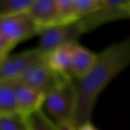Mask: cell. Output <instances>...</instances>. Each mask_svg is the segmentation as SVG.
Masks as SVG:
<instances>
[{"mask_svg":"<svg viewBox=\"0 0 130 130\" xmlns=\"http://www.w3.org/2000/svg\"><path fill=\"white\" fill-rule=\"evenodd\" d=\"M129 15V0H101V6L97 11L78 22L84 32L87 33L108 22L127 19Z\"/></svg>","mask_w":130,"mask_h":130,"instance_id":"cell-4","label":"cell"},{"mask_svg":"<svg viewBox=\"0 0 130 130\" xmlns=\"http://www.w3.org/2000/svg\"><path fill=\"white\" fill-rule=\"evenodd\" d=\"M77 130H97V129L94 127V126L90 121V122H87L82 124L80 126H78V128Z\"/></svg>","mask_w":130,"mask_h":130,"instance_id":"cell-20","label":"cell"},{"mask_svg":"<svg viewBox=\"0 0 130 130\" xmlns=\"http://www.w3.org/2000/svg\"><path fill=\"white\" fill-rule=\"evenodd\" d=\"M62 78H64V77L53 71L45 60L31 65L13 81L18 82L45 95Z\"/></svg>","mask_w":130,"mask_h":130,"instance_id":"cell-5","label":"cell"},{"mask_svg":"<svg viewBox=\"0 0 130 130\" xmlns=\"http://www.w3.org/2000/svg\"><path fill=\"white\" fill-rule=\"evenodd\" d=\"M130 62V41L114 43L99 54L90 71L82 78L73 79L76 106L71 126L75 130L82 124L90 122L100 94L118 74Z\"/></svg>","mask_w":130,"mask_h":130,"instance_id":"cell-1","label":"cell"},{"mask_svg":"<svg viewBox=\"0 0 130 130\" xmlns=\"http://www.w3.org/2000/svg\"><path fill=\"white\" fill-rule=\"evenodd\" d=\"M56 130H75L71 124L68 123H61L56 124Z\"/></svg>","mask_w":130,"mask_h":130,"instance_id":"cell-19","label":"cell"},{"mask_svg":"<svg viewBox=\"0 0 130 130\" xmlns=\"http://www.w3.org/2000/svg\"><path fill=\"white\" fill-rule=\"evenodd\" d=\"M32 0H0V19L27 12Z\"/></svg>","mask_w":130,"mask_h":130,"instance_id":"cell-14","label":"cell"},{"mask_svg":"<svg viewBox=\"0 0 130 130\" xmlns=\"http://www.w3.org/2000/svg\"><path fill=\"white\" fill-rule=\"evenodd\" d=\"M85 34L79 22L61 23L42 30L38 34L39 42L37 48L47 55L55 49L78 43V39Z\"/></svg>","mask_w":130,"mask_h":130,"instance_id":"cell-3","label":"cell"},{"mask_svg":"<svg viewBox=\"0 0 130 130\" xmlns=\"http://www.w3.org/2000/svg\"><path fill=\"white\" fill-rule=\"evenodd\" d=\"M76 106L73 79L62 78L45 95L44 105L46 111L54 119L55 124L72 122Z\"/></svg>","mask_w":130,"mask_h":130,"instance_id":"cell-2","label":"cell"},{"mask_svg":"<svg viewBox=\"0 0 130 130\" xmlns=\"http://www.w3.org/2000/svg\"><path fill=\"white\" fill-rule=\"evenodd\" d=\"M29 130H56V124L50 119L43 109L26 117Z\"/></svg>","mask_w":130,"mask_h":130,"instance_id":"cell-13","label":"cell"},{"mask_svg":"<svg viewBox=\"0 0 130 130\" xmlns=\"http://www.w3.org/2000/svg\"><path fill=\"white\" fill-rule=\"evenodd\" d=\"M101 6V0H74L76 20L79 21L97 11Z\"/></svg>","mask_w":130,"mask_h":130,"instance_id":"cell-15","label":"cell"},{"mask_svg":"<svg viewBox=\"0 0 130 130\" xmlns=\"http://www.w3.org/2000/svg\"><path fill=\"white\" fill-rule=\"evenodd\" d=\"M0 33L14 45L38 36V29L27 12L0 19Z\"/></svg>","mask_w":130,"mask_h":130,"instance_id":"cell-7","label":"cell"},{"mask_svg":"<svg viewBox=\"0 0 130 130\" xmlns=\"http://www.w3.org/2000/svg\"><path fill=\"white\" fill-rule=\"evenodd\" d=\"M46 55L38 48L29 49L13 55H7L0 61V83L13 81L31 65L45 61Z\"/></svg>","mask_w":130,"mask_h":130,"instance_id":"cell-6","label":"cell"},{"mask_svg":"<svg viewBox=\"0 0 130 130\" xmlns=\"http://www.w3.org/2000/svg\"><path fill=\"white\" fill-rule=\"evenodd\" d=\"M15 103L19 114L27 117L43 109L45 94L24 85L13 81Z\"/></svg>","mask_w":130,"mask_h":130,"instance_id":"cell-9","label":"cell"},{"mask_svg":"<svg viewBox=\"0 0 130 130\" xmlns=\"http://www.w3.org/2000/svg\"><path fill=\"white\" fill-rule=\"evenodd\" d=\"M56 5L60 24L78 22L75 16L74 0H56Z\"/></svg>","mask_w":130,"mask_h":130,"instance_id":"cell-16","label":"cell"},{"mask_svg":"<svg viewBox=\"0 0 130 130\" xmlns=\"http://www.w3.org/2000/svg\"><path fill=\"white\" fill-rule=\"evenodd\" d=\"M18 113L13 81L0 83V119Z\"/></svg>","mask_w":130,"mask_h":130,"instance_id":"cell-12","label":"cell"},{"mask_svg":"<svg viewBox=\"0 0 130 130\" xmlns=\"http://www.w3.org/2000/svg\"><path fill=\"white\" fill-rule=\"evenodd\" d=\"M73 45H66L49 53L45 61L49 67L64 78L74 79L71 67V47Z\"/></svg>","mask_w":130,"mask_h":130,"instance_id":"cell-10","label":"cell"},{"mask_svg":"<svg viewBox=\"0 0 130 130\" xmlns=\"http://www.w3.org/2000/svg\"><path fill=\"white\" fill-rule=\"evenodd\" d=\"M96 60V54L82 46L78 43L71 47V67L73 78L78 79L85 76L93 67Z\"/></svg>","mask_w":130,"mask_h":130,"instance_id":"cell-11","label":"cell"},{"mask_svg":"<svg viewBox=\"0 0 130 130\" xmlns=\"http://www.w3.org/2000/svg\"><path fill=\"white\" fill-rule=\"evenodd\" d=\"M16 45L10 42L7 38H6L0 33V56L6 57L9 55L10 52L13 49V47Z\"/></svg>","mask_w":130,"mask_h":130,"instance_id":"cell-18","label":"cell"},{"mask_svg":"<svg viewBox=\"0 0 130 130\" xmlns=\"http://www.w3.org/2000/svg\"><path fill=\"white\" fill-rule=\"evenodd\" d=\"M27 13L38 30L60 24L56 0H32Z\"/></svg>","mask_w":130,"mask_h":130,"instance_id":"cell-8","label":"cell"},{"mask_svg":"<svg viewBox=\"0 0 130 130\" xmlns=\"http://www.w3.org/2000/svg\"><path fill=\"white\" fill-rule=\"evenodd\" d=\"M4 58H5V57H2V56H0V61H2V60L4 59Z\"/></svg>","mask_w":130,"mask_h":130,"instance_id":"cell-21","label":"cell"},{"mask_svg":"<svg viewBox=\"0 0 130 130\" xmlns=\"http://www.w3.org/2000/svg\"><path fill=\"white\" fill-rule=\"evenodd\" d=\"M0 130H29L26 117L19 113L0 119Z\"/></svg>","mask_w":130,"mask_h":130,"instance_id":"cell-17","label":"cell"}]
</instances>
